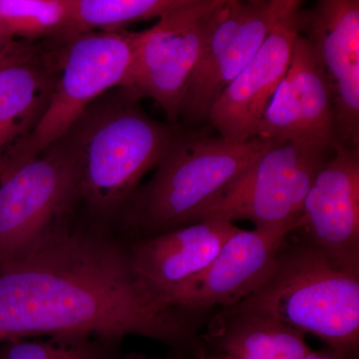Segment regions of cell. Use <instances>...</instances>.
I'll return each mask as SVG.
<instances>
[{
	"label": "cell",
	"instance_id": "6da1fadb",
	"mask_svg": "<svg viewBox=\"0 0 359 359\" xmlns=\"http://www.w3.org/2000/svg\"><path fill=\"white\" fill-rule=\"evenodd\" d=\"M208 318L168 306L135 271L126 241L92 224L0 268V342L40 335H129L186 358L205 353Z\"/></svg>",
	"mask_w": 359,
	"mask_h": 359
},
{
	"label": "cell",
	"instance_id": "7a4b0ae2",
	"mask_svg": "<svg viewBox=\"0 0 359 359\" xmlns=\"http://www.w3.org/2000/svg\"><path fill=\"white\" fill-rule=\"evenodd\" d=\"M119 88L90 104L62 137L76 158L88 223L107 230L119 224L142 180L178 136L144 112L140 97Z\"/></svg>",
	"mask_w": 359,
	"mask_h": 359
},
{
	"label": "cell",
	"instance_id": "3957f363",
	"mask_svg": "<svg viewBox=\"0 0 359 359\" xmlns=\"http://www.w3.org/2000/svg\"><path fill=\"white\" fill-rule=\"evenodd\" d=\"M231 306L269 314L359 359V273L341 268L297 230L285 238L266 282Z\"/></svg>",
	"mask_w": 359,
	"mask_h": 359
},
{
	"label": "cell",
	"instance_id": "277c9868",
	"mask_svg": "<svg viewBox=\"0 0 359 359\" xmlns=\"http://www.w3.org/2000/svg\"><path fill=\"white\" fill-rule=\"evenodd\" d=\"M269 144L257 137L233 142L219 135H178L154 176L134 194L118 224L120 230L131 241L195 223Z\"/></svg>",
	"mask_w": 359,
	"mask_h": 359
},
{
	"label": "cell",
	"instance_id": "5b68a950",
	"mask_svg": "<svg viewBox=\"0 0 359 359\" xmlns=\"http://www.w3.org/2000/svg\"><path fill=\"white\" fill-rule=\"evenodd\" d=\"M81 205L76 158L62 138L0 167V268L67 237Z\"/></svg>",
	"mask_w": 359,
	"mask_h": 359
},
{
	"label": "cell",
	"instance_id": "8992f818",
	"mask_svg": "<svg viewBox=\"0 0 359 359\" xmlns=\"http://www.w3.org/2000/svg\"><path fill=\"white\" fill-rule=\"evenodd\" d=\"M137 32L103 30L65 36L50 103L22 148L0 163L18 164L62 138L98 97L122 86L133 59Z\"/></svg>",
	"mask_w": 359,
	"mask_h": 359
},
{
	"label": "cell",
	"instance_id": "52a82bcc",
	"mask_svg": "<svg viewBox=\"0 0 359 359\" xmlns=\"http://www.w3.org/2000/svg\"><path fill=\"white\" fill-rule=\"evenodd\" d=\"M231 0H197L137 32L133 59L121 87L154 100L178 121L189 80Z\"/></svg>",
	"mask_w": 359,
	"mask_h": 359
},
{
	"label": "cell",
	"instance_id": "ba28073f",
	"mask_svg": "<svg viewBox=\"0 0 359 359\" xmlns=\"http://www.w3.org/2000/svg\"><path fill=\"white\" fill-rule=\"evenodd\" d=\"M332 152L294 142H271L228 192L201 212L196 222L245 219L257 229L299 228L309 188Z\"/></svg>",
	"mask_w": 359,
	"mask_h": 359
},
{
	"label": "cell",
	"instance_id": "9c48e42d",
	"mask_svg": "<svg viewBox=\"0 0 359 359\" xmlns=\"http://www.w3.org/2000/svg\"><path fill=\"white\" fill-rule=\"evenodd\" d=\"M289 1L231 0L187 84L180 117L192 124L208 119L215 102L249 63Z\"/></svg>",
	"mask_w": 359,
	"mask_h": 359
},
{
	"label": "cell",
	"instance_id": "30bf717a",
	"mask_svg": "<svg viewBox=\"0 0 359 359\" xmlns=\"http://www.w3.org/2000/svg\"><path fill=\"white\" fill-rule=\"evenodd\" d=\"M295 228L238 229L202 271L169 292L164 302L212 316V311L242 302L271 275L278 250Z\"/></svg>",
	"mask_w": 359,
	"mask_h": 359
},
{
	"label": "cell",
	"instance_id": "8fae6325",
	"mask_svg": "<svg viewBox=\"0 0 359 359\" xmlns=\"http://www.w3.org/2000/svg\"><path fill=\"white\" fill-rule=\"evenodd\" d=\"M257 137L330 150L337 146L332 86L311 42L301 33L289 70L264 111Z\"/></svg>",
	"mask_w": 359,
	"mask_h": 359
},
{
	"label": "cell",
	"instance_id": "7c38bea8",
	"mask_svg": "<svg viewBox=\"0 0 359 359\" xmlns=\"http://www.w3.org/2000/svg\"><path fill=\"white\" fill-rule=\"evenodd\" d=\"M302 2L290 0L255 55L210 111L208 119L226 140L256 138L264 111L292 62Z\"/></svg>",
	"mask_w": 359,
	"mask_h": 359
},
{
	"label": "cell",
	"instance_id": "4fadbf2b",
	"mask_svg": "<svg viewBox=\"0 0 359 359\" xmlns=\"http://www.w3.org/2000/svg\"><path fill=\"white\" fill-rule=\"evenodd\" d=\"M299 223L302 237L359 273V148H334L309 188Z\"/></svg>",
	"mask_w": 359,
	"mask_h": 359
},
{
	"label": "cell",
	"instance_id": "5bb4252c",
	"mask_svg": "<svg viewBox=\"0 0 359 359\" xmlns=\"http://www.w3.org/2000/svg\"><path fill=\"white\" fill-rule=\"evenodd\" d=\"M299 33L311 42L330 80L337 146L359 148V0H318L301 13Z\"/></svg>",
	"mask_w": 359,
	"mask_h": 359
},
{
	"label": "cell",
	"instance_id": "9a60e30c",
	"mask_svg": "<svg viewBox=\"0 0 359 359\" xmlns=\"http://www.w3.org/2000/svg\"><path fill=\"white\" fill-rule=\"evenodd\" d=\"M238 229L226 219L205 218L173 231L126 243L137 275L165 302L171 290L211 263Z\"/></svg>",
	"mask_w": 359,
	"mask_h": 359
},
{
	"label": "cell",
	"instance_id": "2e32d148",
	"mask_svg": "<svg viewBox=\"0 0 359 359\" xmlns=\"http://www.w3.org/2000/svg\"><path fill=\"white\" fill-rule=\"evenodd\" d=\"M60 51L14 41L0 61V163L20 151L50 103Z\"/></svg>",
	"mask_w": 359,
	"mask_h": 359
},
{
	"label": "cell",
	"instance_id": "e0dca14e",
	"mask_svg": "<svg viewBox=\"0 0 359 359\" xmlns=\"http://www.w3.org/2000/svg\"><path fill=\"white\" fill-rule=\"evenodd\" d=\"M202 341L209 353L230 359H304L306 334L269 314L229 306L208 321Z\"/></svg>",
	"mask_w": 359,
	"mask_h": 359
},
{
	"label": "cell",
	"instance_id": "ac0fdd59",
	"mask_svg": "<svg viewBox=\"0 0 359 359\" xmlns=\"http://www.w3.org/2000/svg\"><path fill=\"white\" fill-rule=\"evenodd\" d=\"M76 6L77 0H0V23L13 39L65 37Z\"/></svg>",
	"mask_w": 359,
	"mask_h": 359
},
{
	"label": "cell",
	"instance_id": "d6986e66",
	"mask_svg": "<svg viewBox=\"0 0 359 359\" xmlns=\"http://www.w3.org/2000/svg\"><path fill=\"white\" fill-rule=\"evenodd\" d=\"M122 340L74 334L21 337L0 342V359H117Z\"/></svg>",
	"mask_w": 359,
	"mask_h": 359
},
{
	"label": "cell",
	"instance_id": "ffe728a7",
	"mask_svg": "<svg viewBox=\"0 0 359 359\" xmlns=\"http://www.w3.org/2000/svg\"><path fill=\"white\" fill-rule=\"evenodd\" d=\"M197 0H77L69 35L101 30H120L137 21L159 20L165 14Z\"/></svg>",
	"mask_w": 359,
	"mask_h": 359
},
{
	"label": "cell",
	"instance_id": "44dd1931",
	"mask_svg": "<svg viewBox=\"0 0 359 359\" xmlns=\"http://www.w3.org/2000/svg\"><path fill=\"white\" fill-rule=\"evenodd\" d=\"M304 359H347L344 354L325 346L320 351H311Z\"/></svg>",
	"mask_w": 359,
	"mask_h": 359
},
{
	"label": "cell",
	"instance_id": "7402d4cb",
	"mask_svg": "<svg viewBox=\"0 0 359 359\" xmlns=\"http://www.w3.org/2000/svg\"><path fill=\"white\" fill-rule=\"evenodd\" d=\"M179 358V355H176V354H169V355L166 356V358H152V356L145 355V354L142 353H127V354H121L117 359H177Z\"/></svg>",
	"mask_w": 359,
	"mask_h": 359
},
{
	"label": "cell",
	"instance_id": "603a6c76",
	"mask_svg": "<svg viewBox=\"0 0 359 359\" xmlns=\"http://www.w3.org/2000/svg\"><path fill=\"white\" fill-rule=\"evenodd\" d=\"M14 42L13 39H0V60L4 57L6 52L11 48V45Z\"/></svg>",
	"mask_w": 359,
	"mask_h": 359
},
{
	"label": "cell",
	"instance_id": "cb8c5ba5",
	"mask_svg": "<svg viewBox=\"0 0 359 359\" xmlns=\"http://www.w3.org/2000/svg\"><path fill=\"white\" fill-rule=\"evenodd\" d=\"M177 359H188L185 358H181V356H179ZM197 359H230L228 358V356L224 355V354H219V353H209L205 354V355L202 356V358H197Z\"/></svg>",
	"mask_w": 359,
	"mask_h": 359
},
{
	"label": "cell",
	"instance_id": "d4e9b609",
	"mask_svg": "<svg viewBox=\"0 0 359 359\" xmlns=\"http://www.w3.org/2000/svg\"><path fill=\"white\" fill-rule=\"evenodd\" d=\"M0 39H13V37L9 36L8 34L4 30V28L2 27L1 23H0Z\"/></svg>",
	"mask_w": 359,
	"mask_h": 359
}]
</instances>
